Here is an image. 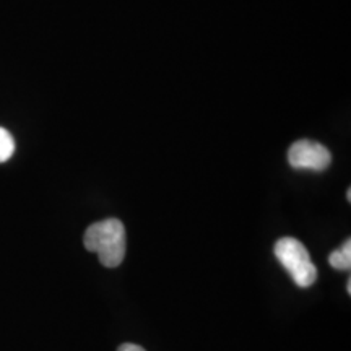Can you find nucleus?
<instances>
[{"label": "nucleus", "mask_w": 351, "mask_h": 351, "mask_svg": "<svg viewBox=\"0 0 351 351\" xmlns=\"http://www.w3.org/2000/svg\"><path fill=\"white\" fill-rule=\"evenodd\" d=\"M83 244L90 252L98 254L104 267H119L125 257V228L116 218L93 223L83 236Z\"/></svg>", "instance_id": "obj_1"}, {"label": "nucleus", "mask_w": 351, "mask_h": 351, "mask_svg": "<svg viewBox=\"0 0 351 351\" xmlns=\"http://www.w3.org/2000/svg\"><path fill=\"white\" fill-rule=\"evenodd\" d=\"M275 256L300 288H309L317 280V269L304 244L295 238H282L275 244Z\"/></svg>", "instance_id": "obj_2"}, {"label": "nucleus", "mask_w": 351, "mask_h": 351, "mask_svg": "<svg viewBox=\"0 0 351 351\" xmlns=\"http://www.w3.org/2000/svg\"><path fill=\"white\" fill-rule=\"evenodd\" d=\"M288 163L295 169L304 171H326L332 163V155L322 143L300 140L289 147Z\"/></svg>", "instance_id": "obj_3"}, {"label": "nucleus", "mask_w": 351, "mask_h": 351, "mask_svg": "<svg viewBox=\"0 0 351 351\" xmlns=\"http://www.w3.org/2000/svg\"><path fill=\"white\" fill-rule=\"evenodd\" d=\"M328 263L335 270H350L351 267V241L346 239V243L337 249L335 252L330 254L328 257Z\"/></svg>", "instance_id": "obj_4"}, {"label": "nucleus", "mask_w": 351, "mask_h": 351, "mask_svg": "<svg viewBox=\"0 0 351 351\" xmlns=\"http://www.w3.org/2000/svg\"><path fill=\"white\" fill-rule=\"evenodd\" d=\"M13 152H15V140H13L10 132L0 127V163H5L10 160Z\"/></svg>", "instance_id": "obj_5"}, {"label": "nucleus", "mask_w": 351, "mask_h": 351, "mask_svg": "<svg viewBox=\"0 0 351 351\" xmlns=\"http://www.w3.org/2000/svg\"><path fill=\"white\" fill-rule=\"evenodd\" d=\"M117 351H145L142 346H138V345H134V343H124V345H121L119 346V350Z\"/></svg>", "instance_id": "obj_6"}, {"label": "nucleus", "mask_w": 351, "mask_h": 351, "mask_svg": "<svg viewBox=\"0 0 351 351\" xmlns=\"http://www.w3.org/2000/svg\"><path fill=\"white\" fill-rule=\"evenodd\" d=\"M346 291H348V295H351V282L346 283Z\"/></svg>", "instance_id": "obj_7"}, {"label": "nucleus", "mask_w": 351, "mask_h": 351, "mask_svg": "<svg viewBox=\"0 0 351 351\" xmlns=\"http://www.w3.org/2000/svg\"><path fill=\"white\" fill-rule=\"evenodd\" d=\"M346 200H351V191H348V192H346Z\"/></svg>", "instance_id": "obj_8"}]
</instances>
